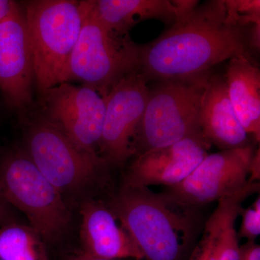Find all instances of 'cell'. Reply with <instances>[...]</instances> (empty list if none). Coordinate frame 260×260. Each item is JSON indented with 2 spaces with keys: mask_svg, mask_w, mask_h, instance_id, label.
<instances>
[{
  "mask_svg": "<svg viewBox=\"0 0 260 260\" xmlns=\"http://www.w3.org/2000/svg\"><path fill=\"white\" fill-rule=\"evenodd\" d=\"M226 8L227 20L244 31L252 39L260 38L259 0H224Z\"/></svg>",
  "mask_w": 260,
  "mask_h": 260,
  "instance_id": "cell-19",
  "label": "cell"
},
{
  "mask_svg": "<svg viewBox=\"0 0 260 260\" xmlns=\"http://www.w3.org/2000/svg\"><path fill=\"white\" fill-rule=\"evenodd\" d=\"M0 194L25 214L32 227L47 241L61 237L70 214L61 192L44 177L26 152H13L0 167Z\"/></svg>",
  "mask_w": 260,
  "mask_h": 260,
  "instance_id": "cell-6",
  "label": "cell"
},
{
  "mask_svg": "<svg viewBox=\"0 0 260 260\" xmlns=\"http://www.w3.org/2000/svg\"><path fill=\"white\" fill-rule=\"evenodd\" d=\"M17 3L9 0H0V23L9 17L16 8Z\"/></svg>",
  "mask_w": 260,
  "mask_h": 260,
  "instance_id": "cell-23",
  "label": "cell"
},
{
  "mask_svg": "<svg viewBox=\"0 0 260 260\" xmlns=\"http://www.w3.org/2000/svg\"><path fill=\"white\" fill-rule=\"evenodd\" d=\"M105 110V99L96 90L63 83L42 93L37 117L59 129L80 150L101 158Z\"/></svg>",
  "mask_w": 260,
  "mask_h": 260,
  "instance_id": "cell-8",
  "label": "cell"
},
{
  "mask_svg": "<svg viewBox=\"0 0 260 260\" xmlns=\"http://www.w3.org/2000/svg\"><path fill=\"white\" fill-rule=\"evenodd\" d=\"M148 83L137 70L119 80L104 97L99 153L107 166L121 167L134 156V142L148 100Z\"/></svg>",
  "mask_w": 260,
  "mask_h": 260,
  "instance_id": "cell-9",
  "label": "cell"
},
{
  "mask_svg": "<svg viewBox=\"0 0 260 260\" xmlns=\"http://www.w3.org/2000/svg\"><path fill=\"white\" fill-rule=\"evenodd\" d=\"M242 28L229 23L224 0L199 4L155 40L139 45L138 71L147 81L185 78L249 54Z\"/></svg>",
  "mask_w": 260,
  "mask_h": 260,
  "instance_id": "cell-1",
  "label": "cell"
},
{
  "mask_svg": "<svg viewBox=\"0 0 260 260\" xmlns=\"http://www.w3.org/2000/svg\"><path fill=\"white\" fill-rule=\"evenodd\" d=\"M109 206L138 246L142 260H179L196 234L197 208L166 191L123 185Z\"/></svg>",
  "mask_w": 260,
  "mask_h": 260,
  "instance_id": "cell-2",
  "label": "cell"
},
{
  "mask_svg": "<svg viewBox=\"0 0 260 260\" xmlns=\"http://www.w3.org/2000/svg\"><path fill=\"white\" fill-rule=\"evenodd\" d=\"M80 213L84 252L104 259L142 260L138 246L109 205L87 202Z\"/></svg>",
  "mask_w": 260,
  "mask_h": 260,
  "instance_id": "cell-14",
  "label": "cell"
},
{
  "mask_svg": "<svg viewBox=\"0 0 260 260\" xmlns=\"http://www.w3.org/2000/svg\"><path fill=\"white\" fill-rule=\"evenodd\" d=\"M86 1L28 2L25 16L31 44L35 83L41 93L67 83L68 64L79 38Z\"/></svg>",
  "mask_w": 260,
  "mask_h": 260,
  "instance_id": "cell-4",
  "label": "cell"
},
{
  "mask_svg": "<svg viewBox=\"0 0 260 260\" xmlns=\"http://www.w3.org/2000/svg\"><path fill=\"white\" fill-rule=\"evenodd\" d=\"M195 0H92L96 18L109 30L128 35L142 21L157 20L170 27L199 5Z\"/></svg>",
  "mask_w": 260,
  "mask_h": 260,
  "instance_id": "cell-13",
  "label": "cell"
},
{
  "mask_svg": "<svg viewBox=\"0 0 260 260\" xmlns=\"http://www.w3.org/2000/svg\"><path fill=\"white\" fill-rule=\"evenodd\" d=\"M239 260H260V246L256 242H246L239 246Z\"/></svg>",
  "mask_w": 260,
  "mask_h": 260,
  "instance_id": "cell-21",
  "label": "cell"
},
{
  "mask_svg": "<svg viewBox=\"0 0 260 260\" xmlns=\"http://www.w3.org/2000/svg\"><path fill=\"white\" fill-rule=\"evenodd\" d=\"M242 216V223L237 235L240 239H246V242H256L260 234V198L248 207L242 208L239 216Z\"/></svg>",
  "mask_w": 260,
  "mask_h": 260,
  "instance_id": "cell-20",
  "label": "cell"
},
{
  "mask_svg": "<svg viewBox=\"0 0 260 260\" xmlns=\"http://www.w3.org/2000/svg\"><path fill=\"white\" fill-rule=\"evenodd\" d=\"M70 260H116V259H104V258L97 257L90 255V254H87V253L83 252V254H78V255L73 256Z\"/></svg>",
  "mask_w": 260,
  "mask_h": 260,
  "instance_id": "cell-24",
  "label": "cell"
},
{
  "mask_svg": "<svg viewBox=\"0 0 260 260\" xmlns=\"http://www.w3.org/2000/svg\"><path fill=\"white\" fill-rule=\"evenodd\" d=\"M4 216H5L4 210H3V208H2L1 205H0V221H2V220H3V218H4Z\"/></svg>",
  "mask_w": 260,
  "mask_h": 260,
  "instance_id": "cell-26",
  "label": "cell"
},
{
  "mask_svg": "<svg viewBox=\"0 0 260 260\" xmlns=\"http://www.w3.org/2000/svg\"><path fill=\"white\" fill-rule=\"evenodd\" d=\"M225 81L241 124L256 143L260 140V70L251 56L229 60Z\"/></svg>",
  "mask_w": 260,
  "mask_h": 260,
  "instance_id": "cell-17",
  "label": "cell"
},
{
  "mask_svg": "<svg viewBox=\"0 0 260 260\" xmlns=\"http://www.w3.org/2000/svg\"><path fill=\"white\" fill-rule=\"evenodd\" d=\"M25 124V152L60 192L88 185L107 167L102 158L80 150L47 121L35 116Z\"/></svg>",
  "mask_w": 260,
  "mask_h": 260,
  "instance_id": "cell-7",
  "label": "cell"
},
{
  "mask_svg": "<svg viewBox=\"0 0 260 260\" xmlns=\"http://www.w3.org/2000/svg\"><path fill=\"white\" fill-rule=\"evenodd\" d=\"M200 133L203 139L220 150L251 144L228 94L225 79L212 74L202 99Z\"/></svg>",
  "mask_w": 260,
  "mask_h": 260,
  "instance_id": "cell-15",
  "label": "cell"
},
{
  "mask_svg": "<svg viewBox=\"0 0 260 260\" xmlns=\"http://www.w3.org/2000/svg\"><path fill=\"white\" fill-rule=\"evenodd\" d=\"M211 146L198 135L135 156L128 168L124 185H178L194 172L209 154Z\"/></svg>",
  "mask_w": 260,
  "mask_h": 260,
  "instance_id": "cell-12",
  "label": "cell"
},
{
  "mask_svg": "<svg viewBox=\"0 0 260 260\" xmlns=\"http://www.w3.org/2000/svg\"><path fill=\"white\" fill-rule=\"evenodd\" d=\"M34 56L25 13L17 5L0 23V89L12 109L25 110L34 102Z\"/></svg>",
  "mask_w": 260,
  "mask_h": 260,
  "instance_id": "cell-11",
  "label": "cell"
},
{
  "mask_svg": "<svg viewBox=\"0 0 260 260\" xmlns=\"http://www.w3.org/2000/svg\"><path fill=\"white\" fill-rule=\"evenodd\" d=\"M139 45L129 34L120 35L106 28L86 1L81 31L68 64L67 83L72 80L96 90L103 97L126 75L137 71Z\"/></svg>",
  "mask_w": 260,
  "mask_h": 260,
  "instance_id": "cell-5",
  "label": "cell"
},
{
  "mask_svg": "<svg viewBox=\"0 0 260 260\" xmlns=\"http://www.w3.org/2000/svg\"><path fill=\"white\" fill-rule=\"evenodd\" d=\"M211 71L158 80L149 88L144 114L134 142V156L201 135L202 99Z\"/></svg>",
  "mask_w": 260,
  "mask_h": 260,
  "instance_id": "cell-3",
  "label": "cell"
},
{
  "mask_svg": "<svg viewBox=\"0 0 260 260\" xmlns=\"http://www.w3.org/2000/svg\"><path fill=\"white\" fill-rule=\"evenodd\" d=\"M189 260H203V256H202V252L199 246H196Z\"/></svg>",
  "mask_w": 260,
  "mask_h": 260,
  "instance_id": "cell-25",
  "label": "cell"
},
{
  "mask_svg": "<svg viewBox=\"0 0 260 260\" xmlns=\"http://www.w3.org/2000/svg\"><path fill=\"white\" fill-rule=\"evenodd\" d=\"M1 260H47L42 237L32 227L11 224L0 230Z\"/></svg>",
  "mask_w": 260,
  "mask_h": 260,
  "instance_id": "cell-18",
  "label": "cell"
},
{
  "mask_svg": "<svg viewBox=\"0 0 260 260\" xmlns=\"http://www.w3.org/2000/svg\"><path fill=\"white\" fill-rule=\"evenodd\" d=\"M259 181H249L240 190L219 200L205 223L198 245L205 260H239V239L236 229L244 202L259 192Z\"/></svg>",
  "mask_w": 260,
  "mask_h": 260,
  "instance_id": "cell-16",
  "label": "cell"
},
{
  "mask_svg": "<svg viewBox=\"0 0 260 260\" xmlns=\"http://www.w3.org/2000/svg\"><path fill=\"white\" fill-rule=\"evenodd\" d=\"M259 148L254 152L251 160L249 179L254 181H259L260 179V152Z\"/></svg>",
  "mask_w": 260,
  "mask_h": 260,
  "instance_id": "cell-22",
  "label": "cell"
},
{
  "mask_svg": "<svg viewBox=\"0 0 260 260\" xmlns=\"http://www.w3.org/2000/svg\"><path fill=\"white\" fill-rule=\"evenodd\" d=\"M254 145L208 154L194 172L166 192L178 201L198 208L234 194L250 181Z\"/></svg>",
  "mask_w": 260,
  "mask_h": 260,
  "instance_id": "cell-10",
  "label": "cell"
}]
</instances>
